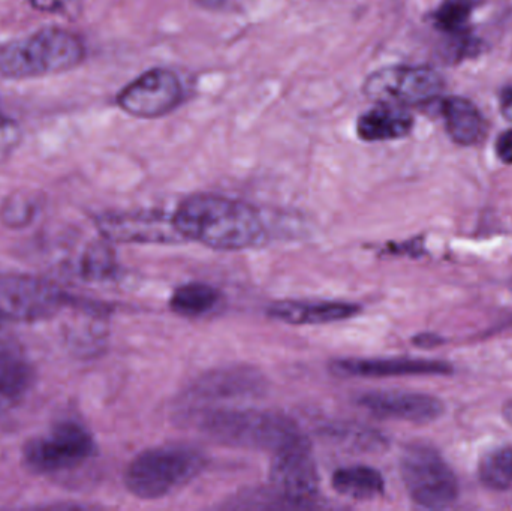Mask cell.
Here are the masks:
<instances>
[{
    "mask_svg": "<svg viewBox=\"0 0 512 511\" xmlns=\"http://www.w3.org/2000/svg\"><path fill=\"white\" fill-rule=\"evenodd\" d=\"M171 222L183 240L221 251L256 248L270 239L264 213L224 195H191L177 207Z\"/></svg>",
    "mask_w": 512,
    "mask_h": 511,
    "instance_id": "cell-1",
    "label": "cell"
},
{
    "mask_svg": "<svg viewBox=\"0 0 512 511\" xmlns=\"http://www.w3.org/2000/svg\"><path fill=\"white\" fill-rule=\"evenodd\" d=\"M198 429L222 446L273 455L303 437L291 417L267 410H209L198 416Z\"/></svg>",
    "mask_w": 512,
    "mask_h": 511,
    "instance_id": "cell-2",
    "label": "cell"
},
{
    "mask_svg": "<svg viewBox=\"0 0 512 511\" xmlns=\"http://www.w3.org/2000/svg\"><path fill=\"white\" fill-rule=\"evenodd\" d=\"M84 57L80 36L50 27L0 47V74L11 80L59 74L80 65Z\"/></svg>",
    "mask_w": 512,
    "mask_h": 511,
    "instance_id": "cell-3",
    "label": "cell"
},
{
    "mask_svg": "<svg viewBox=\"0 0 512 511\" xmlns=\"http://www.w3.org/2000/svg\"><path fill=\"white\" fill-rule=\"evenodd\" d=\"M207 467V456L189 444L153 447L135 456L125 471V486L140 500H159L183 488Z\"/></svg>",
    "mask_w": 512,
    "mask_h": 511,
    "instance_id": "cell-4",
    "label": "cell"
},
{
    "mask_svg": "<svg viewBox=\"0 0 512 511\" xmlns=\"http://www.w3.org/2000/svg\"><path fill=\"white\" fill-rule=\"evenodd\" d=\"M400 476L409 498L429 510L448 509L460 495L459 480L438 450L412 443L400 456Z\"/></svg>",
    "mask_w": 512,
    "mask_h": 511,
    "instance_id": "cell-5",
    "label": "cell"
},
{
    "mask_svg": "<svg viewBox=\"0 0 512 511\" xmlns=\"http://www.w3.org/2000/svg\"><path fill=\"white\" fill-rule=\"evenodd\" d=\"M95 453V438L89 429L77 420H62L50 432L24 446L23 462L30 473L45 476L74 470Z\"/></svg>",
    "mask_w": 512,
    "mask_h": 511,
    "instance_id": "cell-6",
    "label": "cell"
},
{
    "mask_svg": "<svg viewBox=\"0 0 512 511\" xmlns=\"http://www.w3.org/2000/svg\"><path fill=\"white\" fill-rule=\"evenodd\" d=\"M71 294L57 285L24 273L0 275V317L3 320H48L59 314L65 306H72Z\"/></svg>",
    "mask_w": 512,
    "mask_h": 511,
    "instance_id": "cell-7",
    "label": "cell"
},
{
    "mask_svg": "<svg viewBox=\"0 0 512 511\" xmlns=\"http://www.w3.org/2000/svg\"><path fill=\"white\" fill-rule=\"evenodd\" d=\"M444 78L430 66H387L372 72L363 92L376 104L417 107L439 98Z\"/></svg>",
    "mask_w": 512,
    "mask_h": 511,
    "instance_id": "cell-8",
    "label": "cell"
},
{
    "mask_svg": "<svg viewBox=\"0 0 512 511\" xmlns=\"http://www.w3.org/2000/svg\"><path fill=\"white\" fill-rule=\"evenodd\" d=\"M270 485L291 509L315 506L319 494V476L312 446L306 437L273 453L270 465Z\"/></svg>",
    "mask_w": 512,
    "mask_h": 511,
    "instance_id": "cell-9",
    "label": "cell"
},
{
    "mask_svg": "<svg viewBox=\"0 0 512 511\" xmlns=\"http://www.w3.org/2000/svg\"><path fill=\"white\" fill-rule=\"evenodd\" d=\"M185 99L182 80L171 69L144 72L117 95V105L138 119H158L176 110Z\"/></svg>",
    "mask_w": 512,
    "mask_h": 511,
    "instance_id": "cell-10",
    "label": "cell"
},
{
    "mask_svg": "<svg viewBox=\"0 0 512 511\" xmlns=\"http://www.w3.org/2000/svg\"><path fill=\"white\" fill-rule=\"evenodd\" d=\"M267 380L251 366H230L206 372L195 380L185 393L189 401H236L254 399L264 395Z\"/></svg>",
    "mask_w": 512,
    "mask_h": 511,
    "instance_id": "cell-11",
    "label": "cell"
},
{
    "mask_svg": "<svg viewBox=\"0 0 512 511\" xmlns=\"http://www.w3.org/2000/svg\"><path fill=\"white\" fill-rule=\"evenodd\" d=\"M358 405L378 419L415 425L435 422L445 411L444 402L435 396L397 390L364 393L358 398Z\"/></svg>",
    "mask_w": 512,
    "mask_h": 511,
    "instance_id": "cell-12",
    "label": "cell"
},
{
    "mask_svg": "<svg viewBox=\"0 0 512 511\" xmlns=\"http://www.w3.org/2000/svg\"><path fill=\"white\" fill-rule=\"evenodd\" d=\"M331 374L339 378L411 377V375H451L453 366L439 360L337 359L330 363Z\"/></svg>",
    "mask_w": 512,
    "mask_h": 511,
    "instance_id": "cell-13",
    "label": "cell"
},
{
    "mask_svg": "<svg viewBox=\"0 0 512 511\" xmlns=\"http://www.w3.org/2000/svg\"><path fill=\"white\" fill-rule=\"evenodd\" d=\"M96 227L105 239L117 243L182 242L176 228H167L153 213H105L96 218Z\"/></svg>",
    "mask_w": 512,
    "mask_h": 511,
    "instance_id": "cell-14",
    "label": "cell"
},
{
    "mask_svg": "<svg viewBox=\"0 0 512 511\" xmlns=\"http://www.w3.org/2000/svg\"><path fill=\"white\" fill-rule=\"evenodd\" d=\"M361 308L345 302H307V300H282L273 303L267 314L271 318L294 326H318L349 320L360 314Z\"/></svg>",
    "mask_w": 512,
    "mask_h": 511,
    "instance_id": "cell-15",
    "label": "cell"
},
{
    "mask_svg": "<svg viewBox=\"0 0 512 511\" xmlns=\"http://www.w3.org/2000/svg\"><path fill=\"white\" fill-rule=\"evenodd\" d=\"M35 378V368L20 351L0 347V417L24 401Z\"/></svg>",
    "mask_w": 512,
    "mask_h": 511,
    "instance_id": "cell-16",
    "label": "cell"
},
{
    "mask_svg": "<svg viewBox=\"0 0 512 511\" xmlns=\"http://www.w3.org/2000/svg\"><path fill=\"white\" fill-rule=\"evenodd\" d=\"M412 128V114L396 105L378 104V107L361 114L357 120L358 137L369 143L400 140L408 137Z\"/></svg>",
    "mask_w": 512,
    "mask_h": 511,
    "instance_id": "cell-17",
    "label": "cell"
},
{
    "mask_svg": "<svg viewBox=\"0 0 512 511\" xmlns=\"http://www.w3.org/2000/svg\"><path fill=\"white\" fill-rule=\"evenodd\" d=\"M445 129L454 143L472 146L480 143L487 134V120L474 102L460 96L445 99L441 105Z\"/></svg>",
    "mask_w": 512,
    "mask_h": 511,
    "instance_id": "cell-18",
    "label": "cell"
},
{
    "mask_svg": "<svg viewBox=\"0 0 512 511\" xmlns=\"http://www.w3.org/2000/svg\"><path fill=\"white\" fill-rule=\"evenodd\" d=\"M334 491L352 500H375L385 491L382 474L366 465L339 468L331 479Z\"/></svg>",
    "mask_w": 512,
    "mask_h": 511,
    "instance_id": "cell-19",
    "label": "cell"
},
{
    "mask_svg": "<svg viewBox=\"0 0 512 511\" xmlns=\"http://www.w3.org/2000/svg\"><path fill=\"white\" fill-rule=\"evenodd\" d=\"M221 291L203 282H191L176 288L170 306L180 317L198 318L212 312L221 303Z\"/></svg>",
    "mask_w": 512,
    "mask_h": 511,
    "instance_id": "cell-20",
    "label": "cell"
},
{
    "mask_svg": "<svg viewBox=\"0 0 512 511\" xmlns=\"http://www.w3.org/2000/svg\"><path fill=\"white\" fill-rule=\"evenodd\" d=\"M478 477L492 491H507L512 486V447H498L483 456Z\"/></svg>",
    "mask_w": 512,
    "mask_h": 511,
    "instance_id": "cell-21",
    "label": "cell"
},
{
    "mask_svg": "<svg viewBox=\"0 0 512 511\" xmlns=\"http://www.w3.org/2000/svg\"><path fill=\"white\" fill-rule=\"evenodd\" d=\"M486 0H444L433 12L435 26L448 35L460 36L466 33V24L472 12L480 8Z\"/></svg>",
    "mask_w": 512,
    "mask_h": 511,
    "instance_id": "cell-22",
    "label": "cell"
},
{
    "mask_svg": "<svg viewBox=\"0 0 512 511\" xmlns=\"http://www.w3.org/2000/svg\"><path fill=\"white\" fill-rule=\"evenodd\" d=\"M114 254L101 243L87 248L80 260V275L87 281H105L116 275Z\"/></svg>",
    "mask_w": 512,
    "mask_h": 511,
    "instance_id": "cell-23",
    "label": "cell"
},
{
    "mask_svg": "<svg viewBox=\"0 0 512 511\" xmlns=\"http://www.w3.org/2000/svg\"><path fill=\"white\" fill-rule=\"evenodd\" d=\"M36 204L23 195L9 197L0 209V219L8 227H23L35 216Z\"/></svg>",
    "mask_w": 512,
    "mask_h": 511,
    "instance_id": "cell-24",
    "label": "cell"
},
{
    "mask_svg": "<svg viewBox=\"0 0 512 511\" xmlns=\"http://www.w3.org/2000/svg\"><path fill=\"white\" fill-rule=\"evenodd\" d=\"M21 143V129L11 117L0 113V164L8 161Z\"/></svg>",
    "mask_w": 512,
    "mask_h": 511,
    "instance_id": "cell-25",
    "label": "cell"
},
{
    "mask_svg": "<svg viewBox=\"0 0 512 511\" xmlns=\"http://www.w3.org/2000/svg\"><path fill=\"white\" fill-rule=\"evenodd\" d=\"M33 8L50 14L71 11L72 6L77 5L80 0H29Z\"/></svg>",
    "mask_w": 512,
    "mask_h": 511,
    "instance_id": "cell-26",
    "label": "cell"
},
{
    "mask_svg": "<svg viewBox=\"0 0 512 511\" xmlns=\"http://www.w3.org/2000/svg\"><path fill=\"white\" fill-rule=\"evenodd\" d=\"M496 153L505 164H512V129L502 132L496 140Z\"/></svg>",
    "mask_w": 512,
    "mask_h": 511,
    "instance_id": "cell-27",
    "label": "cell"
},
{
    "mask_svg": "<svg viewBox=\"0 0 512 511\" xmlns=\"http://www.w3.org/2000/svg\"><path fill=\"white\" fill-rule=\"evenodd\" d=\"M442 339L433 333H423V335L415 336L414 344L421 348H433L441 344Z\"/></svg>",
    "mask_w": 512,
    "mask_h": 511,
    "instance_id": "cell-28",
    "label": "cell"
},
{
    "mask_svg": "<svg viewBox=\"0 0 512 511\" xmlns=\"http://www.w3.org/2000/svg\"><path fill=\"white\" fill-rule=\"evenodd\" d=\"M501 113L505 119L512 122V87L505 89L501 95Z\"/></svg>",
    "mask_w": 512,
    "mask_h": 511,
    "instance_id": "cell-29",
    "label": "cell"
},
{
    "mask_svg": "<svg viewBox=\"0 0 512 511\" xmlns=\"http://www.w3.org/2000/svg\"><path fill=\"white\" fill-rule=\"evenodd\" d=\"M227 0H195V3L206 9H219L225 5Z\"/></svg>",
    "mask_w": 512,
    "mask_h": 511,
    "instance_id": "cell-30",
    "label": "cell"
},
{
    "mask_svg": "<svg viewBox=\"0 0 512 511\" xmlns=\"http://www.w3.org/2000/svg\"><path fill=\"white\" fill-rule=\"evenodd\" d=\"M502 414H504L505 422L508 425L512 426V399L505 404L504 410H502Z\"/></svg>",
    "mask_w": 512,
    "mask_h": 511,
    "instance_id": "cell-31",
    "label": "cell"
},
{
    "mask_svg": "<svg viewBox=\"0 0 512 511\" xmlns=\"http://www.w3.org/2000/svg\"><path fill=\"white\" fill-rule=\"evenodd\" d=\"M2 321H3V318H2V317H0V324H2Z\"/></svg>",
    "mask_w": 512,
    "mask_h": 511,
    "instance_id": "cell-32",
    "label": "cell"
}]
</instances>
